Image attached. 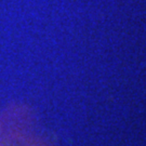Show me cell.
Here are the masks:
<instances>
[{
    "mask_svg": "<svg viewBox=\"0 0 146 146\" xmlns=\"http://www.w3.org/2000/svg\"><path fill=\"white\" fill-rule=\"evenodd\" d=\"M0 146L43 145L25 111L8 110L0 114Z\"/></svg>",
    "mask_w": 146,
    "mask_h": 146,
    "instance_id": "6da1fadb",
    "label": "cell"
}]
</instances>
